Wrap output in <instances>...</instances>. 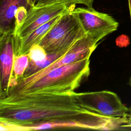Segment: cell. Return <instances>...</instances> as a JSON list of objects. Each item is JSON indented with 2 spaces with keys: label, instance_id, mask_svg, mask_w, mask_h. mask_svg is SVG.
<instances>
[{
  "label": "cell",
  "instance_id": "6da1fadb",
  "mask_svg": "<svg viewBox=\"0 0 131 131\" xmlns=\"http://www.w3.org/2000/svg\"><path fill=\"white\" fill-rule=\"evenodd\" d=\"M0 122L1 130H115L121 127L123 118L83 108L72 93L12 94L0 99Z\"/></svg>",
  "mask_w": 131,
  "mask_h": 131
},
{
  "label": "cell",
  "instance_id": "7a4b0ae2",
  "mask_svg": "<svg viewBox=\"0 0 131 131\" xmlns=\"http://www.w3.org/2000/svg\"><path fill=\"white\" fill-rule=\"evenodd\" d=\"M90 64L88 57L63 66L14 94L71 93L89 76Z\"/></svg>",
  "mask_w": 131,
  "mask_h": 131
},
{
  "label": "cell",
  "instance_id": "3957f363",
  "mask_svg": "<svg viewBox=\"0 0 131 131\" xmlns=\"http://www.w3.org/2000/svg\"><path fill=\"white\" fill-rule=\"evenodd\" d=\"M75 6L70 7L61 15L58 20L38 44L47 54L70 48L86 34L73 11Z\"/></svg>",
  "mask_w": 131,
  "mask_h": 131
},
{
  "label": "cell",
  "instance_id": "277c9868",
  "mask_svg": "<svg viewBox=\"0 0 131 131\" xmlns=\"http://www.w3.org/2000/svg\"><path fill=\"white\" fill-rule=\"evenodd\" d=\"M104 37V36L100 34H86L76 41L69 51L55 62L31 76L19 79L17 83L9 89L8 95L33 83L58 68L91 57L100 41Z\"/></svg>",
  "mask_w": 131,
  "mask_h": 131
},
{
  "label": "cell",
  "instance_id": "5b68a950",
  "mask_svg": "<svg viewBox=\"0 0 131 131\" xmlns=\"http://www.w3.org/2000/svg\"><path fill=\"white\" fill-rule=\"evenodd\" d=\"M72 95L82 108L100 115L112 117L127 116L128 107L121 101L117 94L110 91L76 93Z\"/></svg>",
  "mask_w": 131,
  "mask_h": 131
},
{
  "label": "cell",
  "instance_id": "8992f818",
  "mask_svg": "<svg viewBox=\"0 0 131 131\" xmlns=\"http://www.w3.org/2000/svg\"><path fill=\"white\" fill-rule=\"evenodd\" d=\"M86 34H100L105 37L116 31L119 23L111 15L99 12L92 8L73 9Z\"/></svg>",
  "mask_w": 131,
  "mask_h": 131
},
{
  "label": "cell",
  "instance_id": "52a82bcc",
  "mask_svg": "<svg viewBox=\"0 0 131 131\" xmlns=\"http://www.w3.org/2000/svg\"><path fill=\"white\" fill-rule=\"evenodd\" d=\"M69 7L59 3L41 7L34 6L28 12L24 23L14 32V37L17 38L26 37L40 26L62 14Z\"/></svg>",
  "mask_w": 131,
  "mask_h": 131
},
{
  "label": "cell",
  "instance_id": "ba28073f",
  "mask_svg": "<svg viewBox=\"0 0 131 131\" xmlns=\"http://www.w3.org/2000/svg\"><path fill=\"white\" fill-rule=\"evenodd\" d=\"M14 32L0 35V99L8 95L13 77Z\"/></svg>",
  "mask_w": 131,
  "mask_h": 131
},
{
  "label": "cell",
  "instance_id": "9c48e42d",
  "mask_svg": "<svg viewBox=\"0 0 131 131\" xmlns=\"http://www.w3.org/2000/svg\"><path fill=\"white\" fill-rule=\"evenodd\" d=\"M36 0H0V35L15 29V15L18 8L24 6L31 9Z\"/></svg>",
  "mask_w": 131,
  "mask_h": 131
},
{
  "label": "cell",
  "instance_id": "30bf717a",
  "mask_svg": "<svg viewBox=\"0 0 131 131\" xmlns=\"http://www.w3.org/2000/svg\"><path fill=\"white\" fill-rule=\"evenodd\" d=\"M61 14L40 26L25 37L17 38L14 37V57L22 54L28 55L31 48L34 45H38L40 42L45 35L58 20Z\"/></svg>",
  "mask_w": 131,
  "mask_h": 131
},
{
  "label": "cell",
  "instance_id": "8fae6325",
  "mask_svg": "<svg viewBox=\"0 0 131 131\" xmlns=\"http://www.w3.org/2000/svg\"><path fill=\"white\" fill-rule=\"evenodd\" d=\"M72 46L70 48L66 49L64 50H62L52 54H47L46 57L44 59L41 60L34 61L29 60L28 68L24 72V76L22 78H26L31 76L32 75L47 67L48 66L55 62L56 60L60 58L63 55H64L68 51L70 50Z\"/></svg>",
  "mask_w": 131,
  "mask_h": 131
},
{
  "label": "cell",
  "instance_id": "7c38bea8",
  "mask_svg": "<svg viewBox=\"0 0 131 131\" xmlns=\"http://www.w3.org/2000/svg\"><path fill=\"white\" fill-rule=\"evenodd\" d=\"M29 57L27 54H22L14 57L13 75L10 83V88L15 85L19 79L24 76V72L28 68Z\"/></svg>",
  "mask_w": 131,
  "mask_h": 131
},
{
  "label": "cell",
  "instance_id": "4fadbf2b",
  "mask_svg": "<svg viewBox=\"0 0 131 131\" xmlns=\"http://www.w3.org/2000/svg\"><path fill=\"white\" fill-rule=\"evenodd\" d=\"M94 0H36V7H41L54 4H62L68 7L74 6L77 4H82L86 7L92 8Z\"/></svg>",
  "mask_w": 131,
  "mask_h": 131
},
{
  "label": "cell",
  "instance_id": "5bb4252c",
  "mask_svg": "<svg viewBox=\"0 0 131 131\" xmlns=\"http://www.w3.org/2000/svg\"><path fill=\"white\" fill-rule=\"evenodd\" d=\"M29 60L37 61L44 59L47 54L43 48L39 45H36L32 46L28 54Z\"/></svg>",
  "mask_w": 131,
  "mask_h": 131
},
{
  "label": "cell",
  "instance_id": "9a60e30c",
  "mask_svg": "<svg viewBox=\"0 0 131 131\" xmlns=\"http://www.w3.org/2000/svg\"><path fill=\"white\" fill-rule=\"evenodd\" d=\"M30 9L24 6L20 7L18 8L15 15V29L14 33L24 23Z\"/></svg>",
  "mask_w": 131,
  "mask_h": 131
},
{
  "label": "cell",
  "instance_id": "2e32d148",
  "mask_svg": "<svg viewBox=\"0 0 131 131\" xmlns=\"http://www.w3.org/2000/svg\"><path fill=\"white\" fill-rule=\"evenodd\" d=\"M130 43V39L128 36L125 34H122L119 36L116 39V45L120 48L127 47Z\"/></svg>",
  "mask_w": 131,
  "mask_h": 131
},
{
  "label": "cell",
  "instance_id": "e0dca14e",
  "mask_svg": "<svg viewBox=\"0 0 131 131\" xmlns=\"http://www.w3.org/2000/svg\"><path fill=\"white\" fill-rule=\"evenodd\" d=\"M122 127H128L131 128V106L128 107V111L127 114V121L124 124Z\"/></svg>",
  "mask_w": 131,
  "mask_h": 131
},
{
  "label": "cell",
  "instance_id": "ac0fdd59",
  "mask_svg": "<svg viewBox=\"0 0 131 131\" xmlns=\"http://www.w3.org/2000/svg\"><path fill=\"white\" fill-rule=\"evenodd\" d=\"M128 7H129V10L130 13V19H131V0H128Z\"/></svg>",
  "mask_w": 131,
  "mask_h": 131
},
{
  "label": "cell",
  "instance_id": "d6986e66",
  "mask_svg": "<svg viewBox=\"0 0 131 131\" xmlns=\"http://www.w3.org/2000/svg\"><path fill=\"white\" fill-rule=\"evenodd\" d=\"M128 84L129 86L130 89H131V75L130 76L129 79H128Z\"/></svg>",
  "mask_w": 131,
  "mask_h": 131
}]
</instances>
